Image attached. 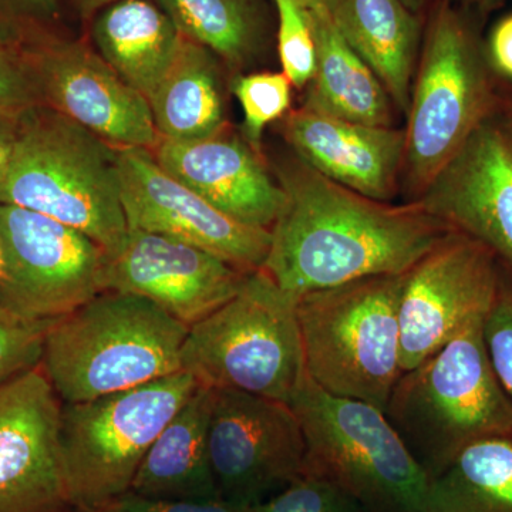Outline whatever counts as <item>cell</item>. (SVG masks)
Returning a JSON list of instances; mask_svg holds the SVG:
<instances>
[{
    "mask_svg": "<svg viewBox=\"0 0 512 512\" xmlns=\"http://www.w3.org/2000/svg\"><path fill=\"white\" fill-rule=\"evenodd\" d=\"M285 201L262 271L291 295L403 275L451 231L419 201L392 205L333 183L301 160L279 170Z\"/></svg>",
    "mask_w": 512,
    "mask_h": 512,
    "instance_id": "cell-1",
    "label": "cell"
},
{
    "mask_svg": "<svg viewBox=\"0 0 512 512\" xmlns=\"http://www.w3.org/2000/svg\"><path fill=\"white\" fill-rule=\"evenodd\" d=\"M188 329L143 296L101 292L49 326L40 366L62 403L87 402L181 372Z\"/></svg>",
    "mask_w": 512,
    "mask_h": 512,
    "instance_id": "cell-2",
    "label": "cell"
},
{
    "mask_svg": "<svg viewBox=\"0 0 512 512\" xmlns=\"http://www.w3.org/2000/svg\"><path fill=\"white\" fill-rule=\"evenodd\" d=\"M117 150L73 120L37 106L16 120V143L0 204L39 212L116 254L128 225Z\"/></svg>",
    "mask_w": 512,
    "mask_h": 512,
    "instance_id": "cell-3",
    "label": "cell"
},
{
    "mask_svg": "<svg viewBox=\"0 0 512 512\" xmlns=\"http://www.w3.org/2000/svg\"><path fill=\"white\" fill-rule=\"evenodd\" d=\"M483 319L471 320L434 355L403 372L384 407L429 481L464 448L512 433V400L485 349Z\"/></svg>",
    "mask_w": 512,
    "mask_h": 512,
    "instance_id": "cell-4",
    "label": "cell"
},
{
    "mask_svg": "<svg viewBox=\"0 0 512 512\" xmlns=\"http://www.w3.org/2000/svg\"><path fill=\"white\" fill-rule=\"evenodd\" d=\"M298 298L266 272H249L217 311L188 329L181 370L212 389L291 403L306 373Z\"/></svg>",
    "mask_w": 512,
    "mask_h": 512,
    "instance_id": "cell-5",
    "label": "cell"
},
{
    "mask_svg": "<svg viewBox=\"0 0 512 512\" xmlns=\"http://www.w3.org/2000/svg\"><path fill=\"white\" fill-rule=\"evenodd\" d=\"M403 281L404 274L372 276L299 296L306 373L320 389L384 412L403 373Z\"/></svg>",
    "mask_w": 512,
    "mask_h": 512,
    "instance_id": "cell-6",
    "label": "cell"
},
{
    "mask_svg": "<svg viewBox=\"0 0 512 512\" xmlns=\"http://www.w3.org/2000/svg\"><path fill=\"white\" fill-rule=\"evenodd\" d=\"M289 406L305 437V474L338 485L370 512H424L429 478L382 409L326 393L309 377Z\"/></svg>",
    "mask_w": 512,
    "mask_h": 512,
    "instance_id": "cell-7",
    "label": "cell"
},
{
    "mask_svg": "<svg viewBox=\"0 0 512 512\" xmlns=\"http://www.w3.org/2000/svg\"><path fill=\"white\" fill-rule=\"evenodd\" d=\"M190 373L63 403L60 446L76 512H97L127 494L158 434L198 387Z\"/></svg>",
    "mask_w": 512,
    "mask_h": 512,
    "instance_id": "cell-8",
    "label": "cell"
},
{
    "mask_svg": "<svg viewBox=\"0 0 512 512\" xmlns=\"http://www.w3.org/2000/svg\"><path fill=\"white\" fill-rule=\"evenodd\" d=\"M490 92L476 40L456 10L431 16L404 136L407 184L423 194L484 123Z\"/></svg>",
    "mask_w": 512,
    "mask_h": 512,
    "instance_id": "cell-9",
    "label": "cell"
},
{
    "mask_svg": "<svg viewBox=\"0 0 512 512\" xmlns=\"http://www.w3.org/2000/svg\"><path fill=\"white\" fill-rule=\"evenodd\" d=\"M0 241L6 262L0 306L16 315L55 322L103 292L106 252L77 229L0 204Z\"/></svg>",
    "mask_w": 512,
    "mask_h": 512,
    "instance_id": "cell-10",
    "label": "cell"
},
{
    "mask_svg": "<svg viewBox=\"0 0 512 512\" xmlns=\"http://www.w3.org/2000/svg\"><path fill=\"white\" fill-rule=\"evenodd\" d=\"M208 446L221 498L259 505L305 474L301 421L288 403L214 389Z\"/></svg>",
    "mask_w": 512,
    "mask_h": 512,
    "instance_id": "cell-11",
    "label": "cell"
},
{
    "mask_svg": "<svg viewBox=\"0 0 512 512\" xmlns=\"http://www.w3.org/2000/svg\"><path fill=\"white\" fill-rule=\"evenodd\" d=\"M500 259L477 239L454 231L404 274L399 303L403 372L443 348L493 305Z\"/></svg>",
    "mask_w": 512,
    "mask_h": 512,
    "instance_id": "cell-12",
    "label": "cell"
},
{
    "mask_svg": "<svg viewBox=\"0 0 512 512\" xmlns=\"http://www.w3.org/2000/svg\"><path fill=\"white\" fill-rule=\"evenodd\" d=\"M42 106L116 148L153 150L160 141L150 103L99 53L56 37L15 35Z\"/></svg>",
    "mask_w": 512,
    "mask_h": 512,
    "instance_id": "cell-13",
    "label": "cell"
},
{
    "mask_svg": "<svg viewBox=\"0 0 512 512\" xmlns=\"http://www.w3.org/2000/svg\"><path fill=\"white\" fill-rule=\"evenodd\" d=\"M117 167L128 228L187 242L248 274L264 268L269 229L224 214L168 174L147 148H119Z\"/></svg>",
    "mask_w": 512,
    "mask_h": 512,
    "instance_id": "cell-14",
    "label": "cell"
},
{
    "mask_svg": "<svg viewBox=\"0 0 512 512\" xmlns=\"http://www.w3.org/2000/svg\"><path fill=\"white\" fill-rule=\"evenodd\" d=\"M62 404L40 365L0 382V512H76L60 446Z\"/></svg>",
    "mask_w": 512,
    "mask_h": 512,
    "instance_id": "cell-15",
    "label": "cell"
},
{
    "mask_svg": "<svg viewBox=\"0 0 512 512\" xmlns=\"http://www.w3.org/2000/svg\"><path fill=\"white\" fill-rule=\"evenodd\" d=\"M247 275L205 249L128 228L119 251L104 256L101 286L143 296L191 328L229 301Z\"/></svg>",
    "mask_w": 512,
    "mask_h": 512,
    "instance_id": "cell-16",
    "label": "cell"
},
{
    "mask_svg": "<svg viewBox=\"0 0 512 512\" xmlns=\"http://www.w3.org/2000/svg\"><path fill=\"white\" fill-rule=\"evenodd\" d=\"M419 202L512 268V147L498 128L481 124Z\"/></svg>",
    "mask_w": 512,
    "mask_h": 512,
    "instance_id": "cell-17",
    "label": "cell"
},
{
    "mask_svg": "<svg viewBox=\"0 0 512 512\" xmlns=\"http://www.w3.org/2000/svg\"><path fill=\"white\" fill-rule=\"evenodd\" d=\"M151 153L168 174L224 214L271 231L285 192L266 170L258 151L227 128L202 140L160 138Z\"/></svg>",
    "mask_w": 512,
    "mask_h": 512,
    "instance_id": "cell-18",
    "label": "cell"
},
{
    "mask_svg": "<svg viewBox=\"0 0 512 512\" xmlns=\"http://www.w3.org/2000/svg\"><path fill=\"white\" fill-rule=\"evenodd\" d=\"M284 136L302 163L333 183L376 201L396 195L404 130L353 123L302 106L286 116Z\"/></svg>",
    "mask_w": 512,
    "mask_h": 512,
    "instance_id": "cell-19",
    "label": "cell"
},
{
    "mask_svg": "<svg viewBox=\"0 0 512 512\" xmlns=\"http://www.w3.org/2000/svg\"><path fill=\"white\" fill-rule=\"evenodd\" d=\"M214 389L198 384L158 434L138 467L130 491L150 500H217L208 430Z\"/></svg>",
    "mask_w": 512,
    "mask_h": 512,
    "instance_id": "cell-20",
    "label": "cell"
},
{
    "mask_svg": "<svg viewBox=\"0 0 512 512\" xmlns=\"http://www.w3.org/2000/svg\"><path fill=\"white\" fill-rule=\"evenodd\" d=\"M330 18L346 43L362 57L407 114L412 96L419 20L402 0H335Z\"/></svg>",
    "mask_w": 512,
    "mask_h": 512,
    "instance_id": "cell-21",
    "label": "cell"
},
{
    "mask_svg": "<svg viewBox=\"0 0 512 512\" xmlns=\"http://www.w3.org/2000/svg\"><path fill=\"white\" fill-rule=\"evenodd\" d=\"M93 39L101 59L147 100L184 42L170 16L148 0H117L103 8Z\"/></svg>",
    "mask_w": 512,
    "mask_h": 512,
    "instance_id": "cell-22",
    "label": "cell"
},
{
    "mask_svg": "<svg viewBox=\"0 0 512 512\" xmlns=\"http://www.w3.org/2000/svg\"><path fill=\"white\" fill-rule=\"evenodd\" d=\"M316 45V70L303 106L367 126L393 127L389 93L343 39L330 13L308 10Z\"/></svg>",
    "mask_w": 512,
    "mask_h": 512,
    "instance_id": "cell-23",
    "label": "cell"
},
{
    "mask_svg": "<svg viewBox=\"0 0 512 512\" xmlns=\"http://www.w3.org/2000/svg\"><path fill=\"white\" fill-rule=\"evenodd\" d=\"M148 103L160 138L194 141L221 133L227 123L217 56L184 37Z\"/></svg>",
    "mask_w": 512,
    "mask_h": 512,
    "instance_id": "cell-24",
    "label": "cell"
},
{
    "mask_svg": "<svg viewBox=\"0 0 512 512\" xmlns=\"http://www.w3.org/2000/svg\"><path fill=\"white\" fill-rule=\"evenodd\" d=\"M424 512H512V433L464 448L429 481Z\"/></svg>",
    "mask_w": 512,
    "mask_h": 512,
    "instance_id": "cell-25",
    "label": "cell"
},
{
    "mask_svg": "<svg viewBox=\"0 0 512 512\" xmlns=\"http://www.w3.org/2000/svg\"><path fill=\"white\" fill-rule=\"evenodd\" d=\"M178 32L231 66L255 49L256 25L248 0H157Z\"/></svg>",
    "mask_w": 512,
    "mask_h": 512,
    "instance_id": "cell-26",
    "label": "cell"
},
{
    "mask_svg": "<svg viewBox=\"0 0 512 512\" xmlns=\"http://www.w3.org/2000/svg\"><path fill=\"white\" fill-rule=\"evenodd\" d=\"M232 93L244 113L245 137L258 151L265 128L288 113L292 83L284 73L247 74L234 80Z\"/></svg>",
    "mask_w": 512,
    "mask_h": 512,
    "instance_id": "cell-27",
    "label": "cell"
},
{
    "mask_svg": "<svg viewBox=\"0 0 512 512\" xmlns=\"http://www.w3.org/2000/svg\"><path fill=\"white\" fill-rule=\"evenodd\" d=\"M278 12V53L292 86L303 89L316 70V45L308 10L298 0H274Z\"/></svg>",
    "mask_w": 512,
    "mask_h": 512,
    "instance_id": "cell-28",
    "label": "cell"
},
{
    "mask_svg": "<svg viewBox=\"0 0 512 512\" xmlns=\"http://www.w3.org/2000/svg\"><path fill=\"white\" fill-rule=\"evenodd\" d=\"M259 512H370L338 485L311 474L258 505Z\"/></svg>",
    "mask_w": 512,
    "mask_h": 512,
    "instance_id": "cell-29",
    "label": "cell"
},
{
    "mask_svg": "<svg viewBox=\"0 0 512 512\" xmlns=\"http://www.w3.org/2000/svg\"><path fill=\"white\" fill-rule=\"evenodd\" d=\"M52 323L26 319L0 306V382L40 365Z\"/></svg>",
    "mask_w": 512,
    "mask_h": 512,
    "instance_id": "cell-30",
    "label": "cell"
},
{
    "mask_svg": "<svg viewBox=\"0 0 512 512\" xmlns=\"http://www.w3.org/2000/svg\"><path fill=\"white\" fill-rule=\"evenodd\" d=\"M485 349L501 386L512 400V268L500 261V279L483 319Z\"/></svg>",
    "mask_w": 512,
    "mask_h": 512,
    "instance_id": "cell-31",
    "label": "cell"
},
{
    "mask_svg": "<svg viewBox=\"0 0 512 512\" xmlns=\"http://www.w3.org/2000/svg\"><path fill=\"white\" fill-rule=\"evenodd\" d=\"M37 106L42 101L16 37L0 26V119L18 120Z\"/></svg>",
    "mask_w": 512,
    "mask_h": 512,
    "instance_id": "cell-32",
    "label": "cell"
},
{
    "mask_svg": "<svg viewBox=\"0 0 512 512\" xmlns=\"http://www.w3.org/2000/svg\"><path fill=\"white\" fill-rule=\"evenodd\" d=\"M97 512H259L258 505L217 500H150L133 493L121 495Z\"/></svg>",
    "mask_w": 512,
    "mask_h": 512,
    "instance_id": "cell-33",
    "label": "cell"
},
{
    "mask_svg": "<svg viewBox=\"0 0 512 512\" xmlns=\"http://www.w3.org/2000/svg\"><path fill=\"white\" fill-rule=\"evenodd\" d=\"M0 10L12 19L22 22H49L57 16V0H0Z\"/></svg>",
    "mask_w": 512,
    "mask_h": 512,
    "instance_id": "cell-34",
    "label": "cell"
},
{
    "mask_svg": "<svg viewBox=\"0 0 512 512\" xmlns=\"http://www.w3.org/2000/svg\"><path fill=\"white\" fill-rule=\"evenodd\" d=\"M488 56L495 69L512 80V15L501 19L491 30Z\"/></svg>",
    "mask_w": 512,
    "mask_h": 512,
    "instance_id": "cell-35",
    "label": "cell"
},
{
    "mask_svg": "<svg viewBox=\"0 0 512 512\" xmlns=\"http://www.w3.org/2000/svg\"><path fill=\"white\" fill-rule=\"evenodd\" d=\"M16 143V120L0 119V184L8 174Z\"/></svg>",
    "mask_w": 512,
    "mask_h": 512,
    "instance_id": "cell-36",
    "label": "cell"
},
{
    "mask_svg": "<svg viewBox=\"0 0 512 512\" xmlns=\"http://www.w3.org/2000/svg\"><path fill=\"white\" fill-rule=\"evenodd\" d=\"M306 10L319 13H330L335 0H298Z\"/></svg>",
    "mask_w": 512,
    "mask_h": 512,
    "instance_id": "cell-37",
    "label": "cell"
},
{
    "mask_svg": "<svg viewBox=\"0 0 512 512\" xmlns=\"http://www.w3.org/2000/svg\"><path fill=\"white\" fill-rule=\"evenodd\" d=\"M114 2L117 0H77L84 12H94V10L106 8Z\"/></svg>",
    "mask_w": 512,
    "mask_h": 512,
    "instance_id": "cell-38",
    "label": "cell"
},
{
    "mask_svg": "<svg viewBox=\"0 0 512 512\" xmlns=\"http://www.w3.org/2000/svg\"><path fill=\"white\" fill-rule=\"evenodd\" d=\"M404 5L407 6L413 13H416L417 10L423 6L424 0H402Z\"/></svg>",
    "mask_w": 512,
    "mask_h": 512,
    "instance_id": "cell-39",
    "label": "cell"
},
{
    "mask_svg": "<svg viewBox=\"0 0 512 512\" xmlns=\"http://www.w3.org/2000/svg\"><path fill=\"white\" fill-rule=\"evenodd\" d=\"M5 268V251H3L2 241H0V281H2L3 278H5Z\"/></svg>",
    "mask_w": 512,
    "mask_h": 512,
    "instance_id": "cell-40",
    "label": "cell"
},
{
    "mask_svg": "<svg viewBox=\"0 0 512 512\" xmlns=\"http://www.w3.org/2000/svg\"><path fill=\"white\" fill-rule=\"evenodd\" d=\"M476 2L483 6H491L494 2H497V0H476Z\"/></svg>",
    "mask_w": 512,
    "mask_h": 512,
    "instance_id": "cell-41",
    "label": "cell"
}]
</instances>
